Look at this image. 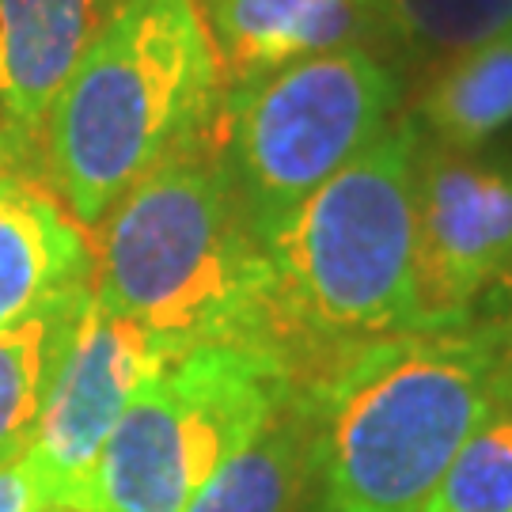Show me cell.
<instances>
[{
	"mask_svg": "<svg viewBox=\"0 0 512 512\" xmlns=\"http://www.w3.org/2000/svg\"><path fill=\"white\" fill-rule=\"evenodd\" d=\"M509 391V330L490 315L357 346L311 384L308 512H425L459 444Z\"/></svg>",
	"mask_w": 512,
	"mask_h": 512,
	"instance_id": "obj_1",
	"label": "cell"
},
{
	"mask_svg": "<svg viewBox=\"0 0 512 512\" xmlns=\"http://www.w3.org/2000/svg\"><path fill=\"white\" fill-rule=\"evenodd\" d=\"M92 296L171 357L270 346V258L243 217L217 129L148 171L95 224Z\"/></svg>",
	"mask_w": 512,
	"mask_h": 512,
	"instance_id": "obj_2",
	"label": "cell"
},
{
	"mask_svg": "<svg viewBox=\"0 0 512 512\" xmlns=\"http://www.w3.org/2000/svg\"><path fill=\"white\" fill-rule=\"evenodd\" d=\"M418 122L403 114L285 217L270 243V346L296 384L410 330Z\"/></svg>",
	"mask_w": 512,
	"mask_h": 512,
	"instance_id": "obj_3",
	"label": "cell"
},
{
	"mask_svg": "<svg viewBox=\"0 0 512 512\" xmlns=\"http://www.w3.org/2000/svg\"><path fill=\"white\" fill-rule=\"evenodd\" d=\"M224 69L198 0H114L42 133V179L95 228L148 171L217 129Z\"/></svg>",
	"mask_w": 512,
	"mask_h": 512,
	"instance_id": "obj_4",
	"label": "cell"
},
{
	"mask_svg": "<svg viewBox=\"0 0 512 512\" xmlns=\"http://www.w3.org/2000/svg\"><path fill=\"white\" fill-rule=\"evenodd\" d=\"M403 92V73L368 46L224 84L217 145L262 247L296 205L391 126Z\"/></svg>",
	"mask_w": 512,
	"mask_h": 512,
	"instance_id": "obj_5",
	"label": "cell"
},
{
	"mask_svg": "<svg viewBox=\"0 0 512 512\" xmlns=\"http://www.w3.org/2000/svg\"><path fill=\"white\" fill-rule=\"evenodd\" d=\"M296 387L274 353L251 346L167 361L114 425L84 512H183Z\"/></svg>",
	"mask_w": 512,
	"mask_h": 512,
	"instance_id": "obj_6",
	"label": "cell"
},
{
	"mask_svg": "<svg viewBox=\"0 0 512 512\" xmlns=\"http://www.w3.org/2000/svg\"><path fill=\"white\" fill-rule=\"evenodd\" d=\"M512 266V160L421 133L410 330L467 327Z\"/></svg>",
	"mask_w": 512,
	"mask_h": 512,
	"instance_id": "obj_7",
	"label": "cell"
},
{
	"mask_svg": "<svg viewBox=\"0 0 512 512\" xmlns=\"http://www.w3.org/2000/svg\"><path fill=\"white\" fill-rule=\"evenodd\" d=\"M175 361L145 327L92 304L61 357L35 440L23 452L54 509H80L118 418L148 376Z\"/></svg>",
	"mask_w": 512,
	"mask_h": 512,
	"instance_id": "obj_8",
	"label": "cell"
},
{
	"mask_svg": "<svg viewBox=\"0 0 512 512\" xmlns=\"http://www.w3.org/2000/svg\"><path fill=\"white\" fill-rule=\"evenodd\" d=\"M114 0H0V171L42 175V133Z\"/></svg>",
	"mask_w": 512,
	"mask_h": 512,
	"instance_id": "obj_9",
	"label": "cell"
},
{
	"mask_svg": "<svg viewBox=\"0 0 512 512\" xmlns=\"http://www.w3.org/2000/svg\"><path fill=\"white\" fill-rule=\"evenodd\" d=\"M228 84L346 46L372 50L368 0H205Z\"/></svg>",
	"mask_w": 512,
	"mask_h": 512,
	"instance_id": "obj_10",
	"label": "cell"
},
{
	"mask_svg": "<svg viewBox=\"0 0 512 512\" xmlns=\"http://www.w3.org/2000/svg\"><path fill=\"white\" fill-rule=\"evenodd\" d=\"M92 266L88 236L69 209L35 179L0 171V327L92 281Z\"/></svg>",
	"mask_w": 512,
	"mask_h": 512,
	"instance_id": "obj_11",
	"label": "cell"
},
{
	"mask_svg": "<svg viewBox=\"0 0 512 512\" xmlns=\"http://www.w3.org/2000/svg\"><path fill=\"white\" fill-rule=\"evenodd\" d=\"M315 399L296 387L183 512H293L308 494Z\"/></svg>",
	"mask_w": 512,
	"mask_h": 512,
	"instance_id": "obj_12",
	"label": "cell"
},
{
	"mask_svg": "<svg viewBox=\"0 0 512 512\" xmlns=\"http://www.w3.org/2000/svg\"><path fill=\"white\" fill-rule=\"evenodd\" d=\"M88 304L92 281L73 285L31 315L0 327V467L31 448L61 357Z\"/></svg>",
	"mask_w": 512,
	"mask_h": 512,
	"instance_id": "obj_13",
	"label": "cell"
},
{
	"mask_svg": "<svg viewBox=\"0 0 512 512\" xmlns=\"http://www.w3.org/2000/svg\"><path fill=\"white\" fill-rule=\"evenodd\" d=\"M425 137L482 148L512 122V27L440 65L410 114Z\"/></svg>",
	"mask_w": 512,
	"mask_h": 512,
	"instance_id": "obj_14",
	"label": "cell"
},
{
	"mask_svg": "<svg viewBox=\"0 0 512 512\" xmlns=\"http://www.w3.org/2000/svg\"><path fill=\"white\" fill-rule=\"evenodd\" d=\"M372 50L391 69H440L512 27V0H368Z\"/></svg>",
	"mask_w": 512,
	"mask_h": 512,
	"instance_id": "obj_15",
	"label": "cell"
},
{
	"mask_svg": "<svg viewBox=\"0 0 512 512\" xmlns=\"http://www.w3.org/2000/svg\"><path fill=\"white\" fill-rule=\"evenodd\" d=\"M425 512H512V391L459 444Z\"/></svg>",
	"mask_w": 512,
	"mask_h": 512,
	"instance_id": "obj_16",
	"label": "cell"
},
{
	"mask_svg": "<svg viewBox=\"0 0 512 512\" xmlns=\"http://www.w3.org/2000/svg\"><path fill=\"white\" fill-rule=\"evenodd\" d=\"M54 509L50 497L38 482L35 467L27 463V456L12 459L0 467V512H42Z\"/></svg>",
	"mask_w": 512,
	"mask_h": 512,
	"instance_id": "obj_17",
	"label": "cell"
},
{
	"mask_svg": "<svg viewBox=\"0 0 512 512\" xmlns=\"http://www.w3.org/2000/svg\"><path fill=\"white\" fill-rule=\"evenodd\" d=\"M490 293H497V308L490 311V319H497L501 327L509 330V342H512V266L501 274V281H497Z\"/></svg>",
	"mask_w": 512,
	"mask_h": 512,
	"instance_id": "obj_18",
	"label": "cell"
},
{
	"mask_svg": "<svg viewBox=\"0 0 512 512\" xmlns=\"http://www.w3.org/2000/svg\"><path fill=\"white\" fill-rule=\"evenodd\" d=\"M42 512H80V509H42Z\"/></svg>",
	"mask_w": 512,
	"mask_h": 512,
	"instance_id": "obj_19",
	"label": "cell"
}]
</instances>
